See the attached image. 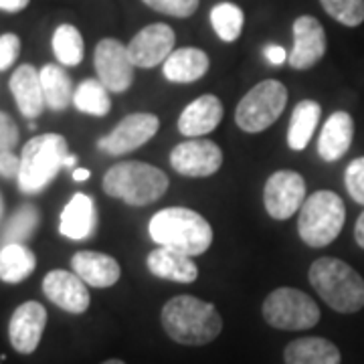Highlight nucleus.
Segmentation results:
<instances>
[{
	"instance_id": "obj_27",
	"label": "nucleus",
	"mask_w": 364,
	"mask_h": 364,
	"mask_svg": "<svg viewBox=\"0 0 364 364\" xmlns=\"http://www.w3.org/2000/svg\"><path fill=\"white\" fill-rule=\"evenodd\" d=\"M41 83L47 107L53 112H63L73 102V83L71 77L59 65H45L41 69Z\"/></svg>"
},
{
	"instance_id": "obj_36",
	"label": "nucleus",
	"mask_w": 364,
	"mask_h": 364,
	"mask_svg": "<svg viewBox=\"0 0 364 364\" xmlns=\"http://www.w3.org/2000/svg\"><path fill=\"white\" fill-rule=\"evenodd\" d=\"M18 144V126L6 112H0V152H13Z\"/></svg>"
},
{
	"instance_id": "obj_25",
	"label": "nucleus",
	"mask_w": 364,
	"mask_h": 364,
	"mask_svg": "<svg viewBox=\"0 0 364 364\" xmlns=\"http://www.w3.org/2000/svg\"><path fill=\"white\" fill-rule=\"evenodd\" d=\"M37 269V257L23 243H6L0 249V279L4 284H21Z\"/></svg>"
},
{
	"instance_id": "obj_41",
	"label": "nucleus",
	"mask_w": 364,
	"mask_h": 364,
	"mask_svg": "<svg viewBox=\"0 0 364 364\" xmlns=\"http://www.w3.org/2000/svg\"><path fill=\"white\" fill-rule=\"evenodd\" d=\"M90 178V170L87 168H75L73 170V181H87Z\"/></svg>"
},
{
	"instance_id": "obj_3",
	"label": "nucleus",
	"mask_w": 364,
	"mask_h": 364,
	"mask_svg": "<svg viewBox=\"0 0 364 364\" xmlns=\"http://www.w3.org/2000/svg\"><path fill=\"white\" fill-rule=\"evenodd\" d=\"M168 176L152 164L128 160L105 172L104 193L130 207H146L160 200L168 191Z\"/></svg>"
},
{
	"instance_id": "obj_18",
	"label": "nucleus",
	"mask_w": 364,
	"mask_h": 364,
	"mask_svg": "<svg viewBox=\"0 0 364 364\" xmlns=\"http://www.w3.org/2000/svg\"><path fill=\"white\" fill-rule=\"evenodd\" d=\"M223 119V104L217 95H200L184 107L178 117V130L188 138H200L219 128Z\"/></svg>"
},
{
	"instance_id": "obj_5",
	"label": "nucleus",
	"mask_w": 364,
	"mask_h": 364,
	"mask_svg": "<svg viewBox=\"0 0 364 364\" xmlns=\"http://www.w3.org/2000/svg\"><path fill=\"white\" fill-rule=\"evenodd\" d=\"M69 146L61 134H41L31 138L21 154L18 170V188L25 195H37L45 191L51 181L65 168Z\"/></svg>"
},
{
	"instance_id": "obj_22",
	"label": "nucleus",
	"mask_w": 364,
	"mask_h": 364,
	"mask_svg": "<svg viewBox=\"0 0 364 364\" xmlns=\"http://www.w3.org/2000/svg\"><path fill=\"white\" fill-rule=\"evenodd\" d=\"M354 138V119L348 112H334L326 119L318 138V154L326 162H336L350 148Z\"/></svg>"
},
{
	"instance_id": "obj_26",
	"label": "nucleus",
	"mask_w": 364,
	"mask_h": 364,
	"mask_svg": "<svg viewBox=\"0 0 364 364\" xmlns=\"http://www.w3.org/2000/svg\"><path fill=\"white\" fill-rule=\"evenodd\" d=\"M320 116H322V107L312 100H304L294 107L289 128H287V146L291 150L299 152L310 144L316 126L320 122Z\"/></svg>"
},
{
	"instance_id": "obj_39",
	"label": "nucleus",
	"mask_w": 364,
	"mask_h": 364,
	"mask_svg": "<svg viewBox=\"0 0 364 364\" xmlns=\"http://www.w3.org/2000/svg\"><path fill=\"white\" fill-rule=\"evenodd\" d=\"M31 0H0V11H6V13H21L28 6Z\"/></svg>"
},
{
	"instance_id": "obj_12",
	"label": "nucleus",
	"mask_w": 364,
	"mask_h": 364,
	"mask_svg": "<svg viewBox=\"0 0 364 364\" xmlns=\"http://www.w3.org/2000/svg\"><path fill=\"white\" fill-rule=\"evenodd\" d=\"M221 148L203 138L186 140L170 152V166L182 176H191V178L210 176L221 168Z\"/></svg>"
},
{
	"instance_id": "obj_38",
	"label": "nucleus",
	"mask_w": 364,
	"mask_h": 364,
	"mask_svg": "<svg viewBox=\"0 0 364 364\" xmlns=\"http://www.w3.org/2000/svg\"><path fill=\"white\" fill-rule=\"evenodd\" d=\"M263 55L267 57V61L272 63V65H282V63H286L287 61V55L286 49L284 47H277V45H267L265 49H263Z\"/></svg>"
},
{
	"instance_id": "obj_6",
	"label": "nucleus",
	"mask_w": 364,
	"mask_h": 364,
	"mask_svg": "<svg viewBox=\"0 0 364 364\" xmlns=\"http://www.w3.org/2000/svg\"><path fill=\"white\" fill-rule=\"evenodd\" d=\"M344 221L346 208L342 198L332 191H318L299 208V237L310 247H326L338 237Z\"/></svg>"
},
{
	"instance_id": "obj_13",
	"label": "nucleus",
	"mask_w": 364,
	"mask_h": 364,
	"mask_svg": "<svg viewBox=\"0 0 364 364\" xmlns=\"http://www.w3.org/2000/svg\"><path fill=\"white\" fill-rule=\"evenodd\" d=\"M174 41H176L174 31L164 23L144 26L128 45L132 63L144 69L164 63L170 53L174 51Z\"/></svg>"
},
{
	"instance_id": "obj_42",
	"label": "nucleus",
	"mask_w": 364,
	"mask_h": 364,
	"mask_svg": "<svg viewBox=\"0 0 364 364\" xmlns=\"http://www.w3.org/2000/svg\"><path fill=\"white\" fill-rule=\"evenodd\" d=\"M77 164V158L73 156V154H69V156L65 158V168H73Z\"/></svg>"
},
{
	"instance_id": "obj_14",
	"label": "nucleus",
	"mask_w": 364,
	"mask_h": 364,
	"mask_svg": "<svg viewBox=\"0 0 364 364\" xmlns=\"http://www.w3.org/2000/svg\"><path fill=\"white\" fill-rule=\"evenodd\" d=\"M43 294L53 304L69 314H83L90 308V289L77 273L53 269L43 279Z\"/></svg>"
},
{
	"instance_id": "obj_21",
	"label": "nucleus",
	"mask_w": 364,
	"mask_h": 364,
	"mask_svg": "<svg viewBox=\"0 0 364 364\" xmlns=\"http://www.w3.org/2000/svg\"><path fill=\"white\" fill-rule=\"evenodd\" d=\"M148 272L160 279H168L176 284H193L198 277V267L193 257L184 255L181 251L168 247H158L148 253Z\"/></svg>"
},
{
	"instance_id": "obj_16",
	"label": "nucleus",
	"mask_w": 364,
	"mask_h": 364,
	"mask_svg": "<svg viewBox=\"0 0 364 364\" xmlns=\"http://www.w3.org/2000/svg\"><path fill=\"white\" fill-rule=\"evenodd\" d=\"M47 326V310L39 301H25L21 304L11 316L9 324V338L16 352L33 354L39 348Z\"/></svg>"
},
{
	"instance_id": "obj_1",
	"label": "nucleus",
	"mask_w": 364,
	"mask_h": 364,
	"mask_svg": "<svg viewBox=\"0 0 364 364\" xmlns=\"http://www.w3.org/2000/svg\"><path fill=\"white\" fill-rule=\"evenodd\" d=\"M162 326L170 338L184 346H203L221 334L217 308L195 296H176L162 308Z\"/></svg>"
},
{
	"instance_id": "obj_34",
	"label": "nucleus",
	"mask_w": 364,
	"mask_h": 364,
	"mask_svg": "<svg viewBox=\"0 0 364 364\" xmlns=\"http://www.w3.org/2000/svg\"><path fill=\"white\" fill-rule=\"evenodd\" d=\"M344 182H346V191L352 196V200L364 205V156L352 160L346 166Z\"/></svg>"
},
{
	"instance_id": "obj_35",
	"label": "nucleus",
	"mask_w": 364,
	"mask_h": 364,
	"mask_svg": "<svg viewBox=\"0 0 364 364\" xmlns=\"http://www.w3.org/2000/svg\"><path fill=\"white\" fill-rule=\"evenodd\" d=\"M18 55H21V39L13 33L0 35V71H6L9 67H13Z\"/></svg>"
},
{
	"instance_id": "obj_15",
	"label": "nucleus",
	"mask_w": 364,
	"mask_h": 364,
	"mask_svg": "<svg viewBox=\"0 0 364 364\" xmlns=\"http://www.w3.org/2000/svg\"><path fill=\"white\" fill-rule=\"evenodd\" d=\"M326 47V33L320 21L314 16H299L294 23V49L287 57V63L298 71H306L320 63Z\"/></svg>"
},
{
	"instance_id": "obj_32",
	"label": "nucleus",
	"mask_w": 364,
	"mask_h": 364,
	"mask_svg": "<svg viewBox=\"0 0 364 364\" xmlns=\"http://www.w3.org/2000/svg\"><path fill=\"white\" fill-rule=\"evenodd\" d=\"M324 11L344 26H358L364 21V0H320Z\"/></svg>"
},
{
	"instance_id": "obj_7",
	"label": "nucleus",
	"mask_w": 364,
	"mask_h": 364,
	"mask_svg": "<svg viewBox=\"0 0 364 364\" xmlns=\"http://www.w3.org/2000/svg\"><path fill=\"white\" fill-rule=\"evenodd\" d=\"M286 85L277 79H265L239 102L235 109V122L243 132L257 134L277 122V117L286 109Z\"/></svg>"
},
{
	"instance_id": "obj_28",
	"label": "nucleus",
	"mask_w": 364,
	"mask_h": 364,
	"mask_svg": "<svg viewBox=\"0 0 364 364\" xmlns=\"http://www.w3.org/2000/svg\"><path fill=\"white\" fill-rule=\"evenodd\" d=\"M73 105L83 114L104 117L112 109L109 91L100 79H85L73 93Z\"/></svg>"
},
{
	"instance_id": "obj_40",
	"label": "nucleus",
	"mask_w": 364,
	"mask_h": 364,
	"mask_svg": "<svg viewBox=\"0 0 364 364\" xmlns=\"http://www.w3.org/2000/svg\"><path fill=\"white\" fill-rule=\"evenodd\" d=\"M354 239L364 249V210L360 213V217L356 219V225H354Z\"/></svg>"
},
{
	"instance_id": "obj_44",
	"label": "nucleus",
	"mask_w": 364,
	"mask_h": 364,
	"mask_svg": "<svg viewBox=\"0 0 364 364\" xmlns=\"http://www.w3.org/2000/svg\"><path fill=\"white\" fill-rule=\"evenodd\" d=\"M2 213H4V203H2V195H0V219H2Z\"/></svg>"
},
{
	"instance_id": "obj_30",
	"label": "nucleus",
	"mask_w": 364,
	"mask_h": 364,
	"mask_svg": "<svg viewBox=\"0 0 364 364\" xmlns=\"http://www.w3.org/2000/svg\"><path fill=\"white\" fill-rule=\"evenodd\" d=\"M245 16L243 11L233 2H221L210 11V25L215 28L217 37L225 43H233L241 37Z\"/></svg>"
},
{
	"instance_id": "obj_33",
	"label": "nucleus",
	"mask_w": 364,
	"mask_h": 364,
	"mask_svg": "<svg viewBox=\"0 0 364 364\" xmlns=\"http://www.w3.org/2000/svg\"><path fill=\"white\" fill-rule=\"evenodd\" d=\"M142 2L156 13L176 16V18L193 16L198 9V0H142Z\"/></svg>"
},
{
	"instance_id": "obj_9",
	"label": "nucleus",
	"mask_w": 364,
	"mask_h": 364,
	"mask_svg": "<svg viewBox=\"0 0 364 364\" xmlns=\"http://www.w3.org/2000/svg\"><path fill=\"white\" fill-rule=\"evenodd\" d=\"M265 210L275 221H287L306 203V181L294 170H277L265 182Z\"/></svg>"
},
{
	"instance_id": "obj_37",
	"label": "nucleus",
	"mask_w": 364,
	"mask_h": 364,
	"mask_svg": "<svg viewBox=\"0 0 364 364\" xmlns=\"http://www.w3.org/2000/svg\"><path fill=\"white\" fill-rule=\"evenodd\" d=\"M21 170V158L13 152H0V176L4 178H18Z\"/></svg>"
},
{
	"instance_id": "obj_23",
	"label": "nucleus",
	"mask_w": 364,
	"mask_h": 364,
	"mask_svg": "<svg viewBox=\"0 0 364 364\" xmlns=\"http://www.w3.org/2000/svg\"><path fill=\"white\" fill-rule=\"evenodd\" d=\"M208 55L196 47H182L170 53L164 61V77L172 83H193L196 79L205 77L208 71Z\"/></svg>"
},
{
	"instance_id": "obj_4",
	"label": "nucleus",
	"mask_w": 364,
	"mask_h": 364,
	"mask_svg": "<svg viewBox=\"0 0 364 364\" xmlns=\"http://www.w3.org/2000/svg\"><path fill=\"white\" fill-rule=\"evenodd\" d=\"M310 284L326 304L340 314H354L364 308V279L348 263L334 257H320L310 267Z\"/></svg>"
},
{
	"instance_id": "obj_2",
	"label": "nucleus",
	"mask_w": 364,
	"mask_h": 364,
	"mask_svg": "<svg viewBox=\"0 0 364 364\" xmlns=\"http://www.w3.org/2000/svg\"><path fill=\"white\" fill-rule=\"evenodd\" d=\"M148 233L160 247L181 251L188 257L203 255L213 243V229L207 219L184 207L158 210L150 219Z\"/></svg>"
},
{
	"instance_id": "obj_29",
	"label": "nucleus",
	"mask_w": 364,
	"mask_h": 364,
	"mask_svg": "<svg viewBox=\"0 0 364 364\" xmlns=\"http://www.w3.org/2000/svg\"><path fill=\"white\" fill-rule=\"evenodd\" d=\"M53 53L59 59V63L67 67H75L83 61V37L73 25H61L53 33Z\"/></svg>"
},
{
	"instance_id": "obj_17",
	"label": "nucleus",
	"mask_w": 364,
	"mask_h": 364,
	"mask_svg": "<svg viewBox=\"0 0 364 364\" xmlns=\"http://www.w3.org/2000/svg\"><path fill=\"white\" fill-rule=\"evenodd\" d=\"M9 87H11L18 112L26 119L39 117L43 109L47 107L43 83H41V71H37L33 65L25 63V65L18 67L11 77Z\"/></svg>"
},
{
	"instance_id": "obj_24",
	"label": "nucleus",
	"mask_w": 364,
	"mask_h": 364,
	"mask_svg": "<svg viewBox=\"0 0 364 364\" xmlns=\"http://www.w3.org/2000/svg\"><path fill=\"white\" fill-rule=\"evenodd\" d=\"M286 364H340V350L336 344L326 338H298L287 344L284 352Z\"/></svg>"
},
{
	"instance_id": "obj_19",
	"label": "nucleus",
	"mask_w": 364,
	"mask_h": 364,
	"mask_svg": "<svg viewBox=\"0 0 364 364\" xmlns=\"http://www.w3.org/2000/svg\"><path fill=\"white\" fill-rule=\"evenodd\" d=\"M71 267L73 273H77L79 277L91 287H112L117 284L122 269L112 255H105L100 251H77L71 257Z\"/></svg>"
},
{
	"instance_id": "obj_10",
	"label": "nucleus",
	"mask_w": 364,
	"mask_h": 364,
	"mask_svg": "<svg viewBox=\"0 0 364 364\" xmlns=\"http://www.w3.org/2000/svg\"><path fill=\"white\" fill-rule=\"evenodd\" d=\"M93 65L97 79L112 93H124L134 83V63L128 53V45L117 39H102L95 47Z\"/></svg>"
},
{
	"instance_id": "obj_8",
	"label": "nucleus",
	"mask_w": 364,
	"mask_h": 364,
	"mask_svg": "<svg viewBox=\"0 0 364 364\" xmlns=\"http://www.w3.org/2000/svg\"><path fill=\"white\" fill-rule=\"evenodd\" d=\"M263 318L277 330H310L320 322V308L296 287H277L263 301Z\"/></svg>"
},
{
	"instance_id": "obj_31",
	"label": "nucleus",
	"mask_w": 364,
	"mask_h": 364,
	"mask_svg": "<svg viewBox=\"0 0 364 364\" xmlns=\"http://www.w3.org/2000/svg\"><path fill=\"white\" fill-rule=\"evenodd\" d=\"M37 225H39V208L33 205H23L6 225V229L2 233V243L4 245L6 243H25L33 237Z\"/></svg>"
},
{
	"instance_id": "obj_43",
	"label": "nucleus",
	"mask_w": 364,
	"mask_h": 364,
	"mask_svg": "<svg viewBox=\"0 0 364 364\" xmlns=\"http://www.w3.org/2000/svg\"><path fill=\"white\" fill-rule=\"evenodd\" d=\"M102 364H126L124 360H119V358H109V360H105V363Z\"/></svg>"
},
{
	"instance_id": "obj_20",
	"label": "nucleus",
	"mask_w": 364,
	"mask_h": 364,
	"mask_svg": "<svg viewBox=\"0 0 364 364\" xmlns=\"http://www.w3.org/2000/svg\"><path fill=\"white\" fill-rule=\"evenodd\" d=\"M95 229H97V210L93 205V198L83 193L71 196V200L61 213L59 233L73 241H83L90 239L95 233Z\"/></svg>"
},
{
	"instance_id": "obj_11",
	"label": "nucleus",
	"mask_w": 364,
	"mask_h": 364,
	"mask_svg": "<svg viewBox=\"0 0 364 364\" xmlns=\"http://www.w3.org/2000/svg\"><path fill=\"white\" fill-rule=\"evenodd\" d=\"M160 128V119L154 114H130L107 136L97 140V148L109 156H122L150 142Z\"/></svg>"
}]
</instances>
